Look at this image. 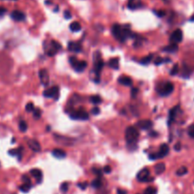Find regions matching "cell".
<instances>
[{
  "label": "cell",
  "mask_w": 194,
  "mask_h": 194,
  "mask_svg": "<svg viewBox=\"0 0 194 194\" xmlns=\"http://www.w3.org/2000/svg\"><path fill=\"white\" fill-rule=\"evenodd\" d=\"M39 78L43 85H48L49 83V75H48V70L45 68L41 69L39 71Z\"/></svg>",
  "instance_id": "obj_10"
},
{
  "label": "cell",
  "mask_w": 194,
  "mask_h": 194,
  "mask_svg": "<svg viewBox=\"0 0 194 194\" xmlns=\"http://www.w3.org/2000/svg\"><path fill=\"white\" fill-rule=\"evenodd\" d=\"M108 64H109V66L111 67V68H113L115 70H117L119 67V61L117 58H113L109 61Z\"/></svg>",
  "instance_id": "obj_25"
},
{
  "label": "cell",
  "mask_w": 194,
  "mask_h": 194,
  "mask_svg": "<svg viewBox=\"0 0 194 194\" xmlns=\"http://www.w3.org/2000/svg\"><path fill=\"white\" fill-rule=\"evenodd\" d=\"M190 21H192V22H194V15H192L191 17H190Z\"/></svg>",
  "instance_id": "obj_53"
},
{
  "label": "cell",
  "mask_w": 194,
  "mask_h": 194,
  "mask_svg": "<svg viewBox=\"0 0 194 194\" xmlns=\"http://www.w3.org/2000/svg\"><path fill=\"white\" fill-rule=\"evenodd\" d=\"M141 5H142L141 4V2L137 1V0H129L127 7L130 9V10H136V9L141 7Z\"/></svg>",
  "instance_id": "obj_22"
},
{
  "label": "cell",
  "mask_w": 194,
  "mask_h": 194,
  "mask_svg": "<svg viewBox=\"0 0 194 194\" xmlns=\"http://www.w3.org/2000/svg\"><path fill=\"white\" fill-rule=\"evenodd\" d=\"M22 181L26 184H31L30 183V178H29L28 175H27V174H24L22 176Z\"/></svg>",
  "instance_id": "obj_40"
},
{
  "label": "cell",
  "mask_w": 194,
  "mask_h": 194,
  "mask_svg": "<svg viewBox=\"0 0 194 194\" xmlns=\"http://www.w3.org/2000/svg\"><path fill=\"white\" fill-rule=\"evenodd\" d=\"M173 90H174V85H173L170 81H167L165 83H162L160 84L159 86L157 87V92L159 93L160 96H163V97H166V96H169L170 95Z\"/></svg>",
  "instance_id": "obj_3"
},
{
  "label": "cell",
  "mask_w": 194,
  "mask_h": 194,
  "mask_svg": "<svg viewBox=\"0 0 194 194\" xmlns=\"http://www.w3.org/2000/svg\"><path fill=\"white\" fill-rule=\"evenodd\" d=\"M13 1H16V0H13Z\"/></svg>",
  "instance_id": "obj_54"
},
{
  "label": "cell",
  "mask_w": 194,
  "mask_h": 194,
  "mask_svg": "<svg viewBox=\"0 0 194 194\" xmlns=\"http://www.w3.org/2000/svg\"><path fill=\"white\" fill-rule=\"evenodd\" d=\"M168 62H170V59H163L161 57H158L155 59L154 61V64H156V66H159V64H163V63H168Z\"/></svg>",
  "instance_id": "obj_33"
},
{
  "label": "cell",
  "mask_w": 194,
  "mask_h": 194,
  "mask_svg": "<svg viewBox=\"0 0 194 194\" xmlns=\"http://www.w3.org/2000/svg\"><path fill=\"white\" fill-rule=\"evenodd\" d=\"M93 172L95 173V174L98 176V178H101V170L99 169H93Z\"/></svg>",
  "instance_id": "obj_41"
},
{
  "label": "cell",
  "mask_w": 194,
  "mask_h": 194,
  "mask_svg": "<svg viewBox=\"0 0 194 194\" xmlns=\"http://www.w3.org/2000/svg\"><path fill=\"white\" fill-rule=\"evenodd\" d=\"M41 115H42V111H41L40 108H34L33 110V117L35 119H39L41 117Z\"/></svg>",
  "instance_id": "obj_34"
},
{
  "label": "cell",
  "mask_w": 194,
  "mask_h": 194,
  "mask_svg": "<svg viewBox=\"0 0 194 194\" xmlns=\"http://www.w3.org/2000/svg\"><path fill=\"white\" fill-rule=\"evenodd\" d=\"M117 194H127V192L123 189H119L117 190Z\"/></svg>",
  "instance_id": "obj_51"
},
{
  "label": "cell",
  "mask_w": 194,
  "mask_h": 194,
  "mask_svg": "<svg viewBox=\"0 0 194 194\" xmlns=\"http://www.w3.org/2000/svg\"><path fill=\"white\" fill-rule=\"evenodd\" d=\"M58 86H52L51 88H49V89L46 90L45 92H44L43 95L46 97V98H53L55 101H57L59 99V96H60V91H59Z\"/></svg>",
  "instance_id": "obj_6"
},
{
  "label": "cell",
  "mask_w": 194,
  "mask_h": 194,
  "mask_svg": "<svg viewBox=\"0 0 194 194\" xmlns=\"http://www.w3.org/2000/svg\"><path fill=\"white\" fill-rule=\"evenodd\" d=\"M99 112H101V109H99V107H94L93 108V109L92 110H91V113H92L93 115H95V116H96V115H99Z\"/></svg>",
  "instance_id": "obj_44"
},
{
  "label": "cell",
  "mask_w": 194,
  "mask_h": 194,
  "mask_svg": "<svg viewBox=\"0 0 194 194\" xmlns=\"http://www.w3.org/2000/svg\"><path fill=\"white\" fill-rule=\"evenodd\" d=\"M174 150L176 152H179L181 150V143L180 142H178V143H176L175 144V146H174Z\"/></svg>",
  "instance_id": "obj_49"
},
{
  "label": "cell",
  "mask_w": 194,
  "mask_h": 194,
  "mask_svg": "<svg viewBox=\"0 0 194 194\" xmlns=\"http://www.w3.org/2000/svg\"><path fill=\"white\" fill-rule=\"evenodd\" d=\"M178 110H179V106L173 107L172 109L170 110L169 119H168V124L169 125H171V123H173V121L175 120V117H176V116H177Z\"/></svg>",
  "instance_id": "obj_14"
},
{
  "label": "cell",
  "mask_w": 194,
  "mask_h": 194,
  "mask_svg": "<svg viewBox=\"0 0 194 194\" xmlns=\"http://www.w3.org/2000/svg\"><path fill=\"white\" fill-rule=\"evenodd\" d=\"M157 134H158V133H156V132H151L150 136H156Z\"/></svg>",
  "instance_id": "obj_52"
},
{
  "label": "cell",
  "mask_w": 194,
  "mask_h": 194,
  "mask_svg": "<svg viewBox=\"0 0 194 194\" xmlns=\"http://www.w3.org/2000/svg\"><path fill=\"white\" fill-rule=\"evenodd\" d=\"M90 101L92 102L93 104H95V105H98L102 101V99L101 98V96H99V95H94V96H91L90 97Z\"/></svg>",
  "instance_id": "obj_27"
},
{
  "label": "cell",
  "mask_w": 194,
  "mask_h": 194,
  "mask_svg": "<svg viewBox=\"0 0 194 194\" xmlns=\"http://www.w3.org/2000/svg\"><path fill=\"white\" fill-rule=\"evenodd\" d=\"M64 18H66V19H70V18H71V13H70L69 11H64Z\"/></svg>",
  "instance_id": "obj_46"
},
{
  "label": "cell",
  "mask_w": 194,
  "mask_h": 194,
  "mask_svg": "<svg viewBox=\"0 0 194 194\" xmlns=\"http://www.w3.org/2000/svg\"><path fill=\"white\" fill-rule=\"evenodd\" d=\"M61 190H62L63 192H66L67 190H68V183L64 182V183L62 184V186H61Z\"/></svg>",
  "instance_id": "obj_38"
},
{
  "label": "cell",
  "mask_w": 194,
  "mask_h": 194,
  "mask_svg": "<svg viewBox=\"0 0 194 194\" xmlns=\"http://www.w3.org/2000/svg\"><path fill=\"white\" fill-rule=\"evenodd\" d=\"M117 81H119V84H122L124 86H131L133 84V80L128 76H121V77L119 78Z\"/></svg>",
  "instance_id": "obj_19"
},
{
  "label": "cell",
  "mask_w": 194,
  "mask_h": 194,
  "mask_svg": "<svg viewBox=\"0 0 194 194\" xmlns=\"http://www.w3.org/2000/svg\"><path fill=\"white\" fill-rule=\"evenodd\" d=\"M81 28V26L79 22H73L71 23V25H70V29H71V31L73 32L80 31Z\"/></svg>",
  "instance_id": "obj_26"
},
{
  "label": "cell",
  "mask_w": 194,
  "mask_h": 194,
  "mask_svg": "<svg viewBox=\"0 0 194 194\" xmlns=\"http://www.w3.org/2000/svg\"><path fill=\"white\" fill-rule=\"evenodd\" d=\"M69 63L77 72H81L87 67V63L85 61H78L76 57H69Z\"/></svg>",
  "instance_id": "obj_4"
},
{
  "label": "cell",
  "mask_w": 194,
  "mask_h": 194,
  "mask_svg": "<svg viewBox=\"0 0 194 194\" xmlns=\"http://www.w3.org/2000/svg\"><path fill=\"white\" fill-rule=\"evenodd\" d=\"M19 130L23 132V133H25V132L28 130V124L24 120H21V121L19 122Z\"/></svg>",
  "instance_id": "obj_31"
},
{
  "label": "cell",
  "mask_w": 194,
  "mask_h": 194,
  "mask_svg": "<svg viewBox=\"0 0 194 194\" xmlns=\"http://www.w3.org/2000/svg\"><path fill=\"white\" fill-rule=\"evenodd\" d=\"M92 187H95V189H99V187H101V178H97L92 182Z\"/></svg>",
  "instance_id": "obj_35"
},
{
  "label": "cell",
  "mask_w": 194,
  "mask_h": 194,
  "mask_svg": "<svg viewBox=\"0 0 194 194\" xmlns=\"http://www.w3.org/2000/svg\"><path fill=\"white\" fill-rule=\"evenodd\" d=\"M154 13H156V15L159 16V17H163V16L166 15V11H155Z\"/></svg>",
  "instance_id": "obj_45"
},
{
  "label": "cell",
  "mask_w": 194,
  "mask_h": 194,
  "mask_svg": "<svg viewBox=\"0 0 194 194\" xmlns=\"http://www.w3.org/2000/svg\"><path fill=\"white\" fill-rule=\"evenodd\" d=\"M165 170H166V166H165V164H164V163H159V164H157V165L154 167V171L158 175L162 174Z\"/></svg>",
  "instance_id": "obj_24"
},
{
  "label": "cell",
  "mask_w": 194,
  "mask_h": 194,
  "mask_svg": "<svg viewBox=\"0 0 194 194\" xmlns=\"http://www.w3.org/2000/svg\"><path fill=\"white\" fill-rule=\"evenodd\" d=\"M137 94H138V89L137 88H133L131 91V97L133 99H136V96H137Z\"/></svg>",
  "instance_id": "obj_39"
},
{
  "label": "cell",
  "mask_w": 194,
  "mask_h": 194,
  "mask_svg": "<svg viewBox=\"0 0 194 194\" xmlns=\"http://www.w3.org/2000/svg\"><path fill=\"white\" fill-rule=\"evenodd\" d=\"M152 57H154V55L151 54V55H148V56H146V57H144L141 59V61H140V63L142 64H149L150 63H151V61L152 60Z\"/></svg>",
  "instance_id": "obj_29"
},
{
  "label": "cell",
  "mask_w": 194,
  "mask_h": 194,
  "mask_svg": "<svg viewBox=\"0 0 194 194\" xmlns=\"http://www.w3.org/2000/svg\"><path fill=\"white\" fill-rule=\"evenodd\" d=\"M149 159H151V160H155V159H157V155H156V154H149Z\"/></svg>",
  "instance_id": "obj_47"
},
{
  "label": "cell",
  "mask_w": 194,
  "mask_h": 194,
  "mask_svg": "<svg viewBox=\"0 0 194 194\" xmlns=\"http://www.w3.org/2000/svg\"><path fill=\"white\" fill-rule=\"evenodd\" d=\"M7 9H5L4 7H0V15H3L4 13H6Z\"/></svg>",
  "instance_id": "obj_50"
},
{
  "label": "cell",
  "mask_w": 194,
  "mask_h": 194,
  "mask_svg": "<svg viewBox=\"0 0 194 194\" xmlns=\"http://www.w3.org/2000/svg\"><path fill=\"white\" fill-rule=\"evenodd\" d=\"M137 180L140 182H152L154 178L150 177V170L148 168H144L137 173Z\"/></svg>",
  "instance_id": "obj_5"
},
{
  "label": "cell",
  "mask_w": 194,
  "mask_h": 194,
  "mask_svg": "<svg viewBox=\"0 0 194 194\" xmlns=\"http://www.w3.org/2000/svg\"><path fill=\"white\" fill-rule=\"evenodd\" d=\"M11 17L14 20V21L21 22V21H24L25 20L26 15H25V13L21 11H13V13H11Z\"/></svg>",
  "instance_id": "obj_12"
},
{
  "label": "cell",
  "mask_w": 194,
  "mask_h": 194,
  "mask_svg": "<svg viewBox=\"0 0 194 194\" xmlns=\"http://www.w3.org/2000/svg\"><path fill=\"white\" fill-rule=\"evenodd\" d=\"M68 49L72 52H80L81 50V46L77 42H69Z\"/></svg>",
  "instance_id": "obj_21"
},
{
  "label": "cell",
  "mask_w": 194,
  "mask_h": 194,
  "mask_svg": "<svg viewBox=\"0 0 194 194\" xmlns=\"http://www.w3.org/2000/svg\"><path fill=\"white\" fill-rule=\"evenodd\" d=\"M137 194H138V193H137Z\"/></svg>",
  "instance_id": "obj_55"
},
{
  "label": "cell",
  "mask_w": 194,
  "mask_h": 194,
  "mask_svg": "<svg viewBox=\"0 0 194 194\" xmlns=\"http://www.w3.org/2000/svg\"><path fill=\"white\" fill-rule=\"evenodd\" d=\"M23 150H24L23 147H19L18 149H11L9 151V154L13 155V156H17L18 160L20 161L22 159V156H23Z\"/></svg>",
  "instance_id": "obj_17"
},
{
  "label": "cell",
  "mask_w": 194,
  "mask_h": 194,
  "mask_svg": "<svg viewBox=\"0 0 194 194\" xmlns=\"http://www.w3.org/2000/svg\"><path fill=\"white\" fill-rule=\"evenodd\" d=\"M52 155L56 158H59V159H63L66 156V152L62 149H54L52 151Z\"/></svg>",
  "instance_id": "obj_20"
},
{
  "label": "cell",
  "mask_w": 194,
  "mask_h": 194,
  "mask_svg": "<svg viewBox=\"0 0 194 194\" xmlns=\"http://www.w3.org/2000/svg\"><path fill=\"white\" fill-rule=\"evenodd\" d=\"M179 71V66L178 64H174V66L172 67V69L170 70V75L171 76H175Z\"/></svg>",
  "instance_id": "obj_37"
},
{
  "label": "cell",
  "mask_w": 194,
  "mask_h": 194,
  "mask_svg": "<svg viewBox=\"0 0 194 194\" xmlns=\"http://www.w3.org/2000/svg\"><path fill=\"white\" fill-rule=\"evenodd\" d=\"M104 66V63L101 61V59L99 58L98 61L95 62V74H96V77H98V79L99 80V76H101V72L102 68H103Z\"/></svg>",
  "instance_id": "obj_16"
},
{
  "label": "cell",
  "mask_w": 194,
  "mask_h": 194,
  "mask_svg": "<svg viewBox=\"0 0 194 194\" xmlns=\"http://www.w3.org/2000/svg\"><path fill=\"white\" fill-rule=\"evenodd\" d=\"M170 40L171 44H176L177 45L178 43H181L182 40H183V32H182L181 29L179 28L175 29L171 33V35H170Z\"/></svg>",
  "instance_id": "obj_7"
},
{
  "label": "cell",
  "mask_w": 194,
  "mask_h": 194,
  "mask_svg": "<svg viewBox=\"0 0 194 194\" xmlns=\"http://www.w3.org/2000/svg\"><path fill=\"white\" fill-rule=\"evenodd\" d=\"M164 51L166 52H169V53H174L178 50V45H176V44H170L168 46H165V48H163Z\"/></svg>",
  "instance_id": "obj_23"
},
{
  "label": "cell",
  "mask_w": 194,
  "mask_h": 194,
  "mask_svg": "<svg viewBox=\"0 0 194 194\" xmlns=\"http://www.w3.org/2000/svg\"><path fill=\"white\" fill-rule=\"evenodd\" d=\"M34 110V105L32 102H28L27 105H26V111L28 112V113H30V112H33Z\"/></svg>",
  "instance_id": "obj_36"
},
{
  "label": "cell",
  "mask_w": 194,
  "mask_h": 194,
  "mask_svg": "<svg viewBox=\"0 0 194 194\" xmlns=\"http://www.w3.org/2000/svg\"><path fill=\"white\" fill-rule=\"evenodd\" d=\"M70 117L73 119H81V120H87L89 119V115L88 113H86L84 110H78L73 112V114L70 115Z\"/></svg>",
  "instance_id": "obj_9"
},
{
  "label": "cell",
  "mask_w": 194,
  "mask_h": 194,
  "mask_svg": "<svg viewBox=\"0 0 194 194\" xmlns=\"http://www.w3.org/2000/svg\"><path fill=\"white\" fill-rule=\"evenodd\" d=\"M62 49V45L60 43L56 42V41L52 40L50 42V48L46 49V53L48 56H54L59 50Z\"/></svg>",
  "instance_id": "obj_8"
},
{
  "label": "cell",
  "mask_w": 194,
  "mask_h": 194,
  "mask_svg": "<svg viewBox=\"0 0 194 194\" xmlns=\"http://www.w3.org/2000/svg\"><path fill=\"white\" fill-rule=\"evenodd\" d=\"M30 174L33 176V177L36 179V181L38 182V183H41L43 180V173H42V170H39V169H32L30 170Z\"/></svg>",
  "instance_id": "obj_18"
},
{
  "label": "cell",
  "mask_w": 194,
  "mask_h": 194,
  "mask_svg": "<svg viewBox=\"0 0 194 194\" xmlns=\"http://www.w3.org/2000/svg\"><path fill=\"white\" fill-rule=\"evenodd\" d=\"M138 137H139V132L136 127H134V126H129V127L126 129L125 138L129 145L136 143Z\"/></svg>",
  "instance_id": "obj_2"
},
{
  "label": "cell",
  "mask_w": 194,
  "mask_h": 194,
  "mask_svg": "<svg viewBox=\"0 0 194 194\" xmlns=\"http://www.w3.org/2000/svg\"><path fill=\"white\" fill-rule=\"evenodd\" d=\"M30 189H31V184H26V183H24V184L21 185V186L19 187V189L21 190L22 192H24V193L28 192L29 190H30Z\"/></svg>",
  "instance_id": "obj_28"
},
{
  "label": "cell",
  "mask_w": 194,
  "mask_h": 194,
  "mask_svg": "<svg viewBox=\"0 0 194 194\" xmlns=\"http://www.w3.org/2000/svg\"><path fill=\"white\" fill-rule=\"evenodd\" d=\"M187 169L186 167H181L180 169L176 170V175L178 176H183L185 174H187Z\"/></svg>",
  "instance_id": "obj_30"
},
{
  "label": "cell",
  "mask_w": 194,
  "mask_h": 194,
  "mask_svg": "<svg viewBox=\"0 0 194 194\" xmlns=\"http://www.w3.org/2000/svg\"><path fill=\"white\" fill-rule=\"evenodd\" d=\"M112 33L115 36L117 40L120 41V42H124L127 38H132V36H134V33L132 32L130 29L127 28L126 27L122 28L119 25H114L112 28Z\"/></svg>",
  "instance_id": "obj_1"
},
{
  "label": "cell",
  "mask_w": 194,
  "mask_h": 194,
  "mask_svg": "<svg viewBox=\"0 0 194 194\" xmlns=\"http://www.w3.org/2000/svg\"><path fill=\"white\" fill-rule=\"evenodd\" d=\"M152 125H154V123H152V120H150V119L140 120V121L137 122V124H136L137 127L142 129V130H150V129H152Z\"/></svg>",
  "instance_id": "obj_11"
},
{
  "label": "cell",
  "mask_w": 194,
  "mask_h": 194,
  "mask_svg": "<svg viewBox=\"0 0 194 194\" xmlns=\"http://www.w3.org/2000/svg\"><path fill=\"white\" fill-rule=\"evenodd\" d=\"M189 136L191 137V138H194V126H190L189 129Z\"/></svg>",
  "instance_id": "obj_43"
},
{
  "label": "cell",
  "mask_w": 194,
  "mask_h": 194,
  "mask_svg": "<svg viewBox=\"0 0 194 194\" xmlns=\"http://www.w3.org/2000/svg\"><path fill=\"white\" fill-rule=\"evenodd\" d=\"M111 170H112V169L111 168L109 167V166H105L104 167V169H103V171H104V173H110L111 172Z\"/></svg>",
  "instance_id": "obj_48"
},
{
  "label": "cell",
  "mask_w": 194,
  "mask_h": 194,
  "mask_svg": "<svg viewBox=\"0 0 194 194\" xmlns=\"http://www.w3.org/2000/svg\"><path fill=\"white\" fill-rule=\"evenodd\" d=\"M28 145L34 152H39L41 151V145L37 140L35 139H29L28 141Z\"/></svg>",
  "instance_id": "obj_15"
},
{
  "label": "cell",
  "mask_w": 194,
  "mask_h": 194,
  "mask_svg": "<svg viewBox=\"0 0 194 194\" xmlns=\"http://www.w3.org/2000/svg\"><path fill=\"white\" fill-rule=\"evenodd\" d=\"M169 152H170L169 146H168L167 144H162V145L160 146V148H159V152H158L157 154H156L157 159H158V158L165 157L166 155H168V154H169Z\"/></svg>",
  "instance_id": "obj_13"
},
{
  "label": "cell",
  "mask_w": 194,
  "mask_h": 194,
  "mask_svg": "<svg viewBox=\"0 0 194 194\" xmlns=\"http://www.w3.org/2000/svg\"><path fill=\"white\" fill-rule=\"evenodd\" d=\"M144 194H157V189L154 187H149L145 189Z\"/></svg>",
  "instance_id": "obj_32"
},
{
  "label": "cell",
  "mask_w": 194,
  "mask_h": 194,
  "mask_svg": "<svg viewBox=\"0 0 194 194\" xmlns=\"http://www.w3.org/2000/svg\"><path fill=\"white\" fill-rule=\"evenodd\" d=\"M87 186H88V184L86 183V182H83V183H79L78 184V187H80L81 189H83V190H84L85 189H86Z\"/></svg>",
  "instance_id": "obj_42"
}]
</instances>
